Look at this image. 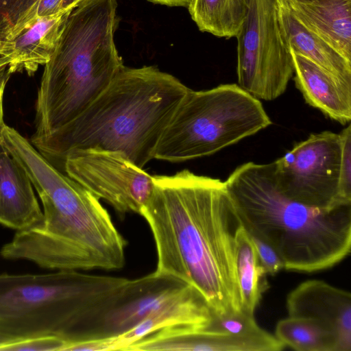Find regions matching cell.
Instances as JSON below:
<instances>
[{
    "label": "cell",
    "instance_id": "1",
    "mask_svg": "<svg viewBox=\"0 0 351 351\" xmlns=\"http://www.w3.org/2000/svg\"><path fill=\"white\" fill-rule=\"evenodd\" d=\"M140 215L153 235V271L193 287L218 316L241 311L235 267L240 221L225 182L184 169L152 176Z\"/></svg>",
    "mask_w": 351,
    "mask_h": 351
},
{
    "label": "cell",
    "instance_id": "2",
    "mask_svg": "<svg viewBox=\"0 0 351 351\" xmlns=\"http://www.w3.org/2000/svg\"><path fill=\"white\" fill-rule=\"evenodd\" d=\"M24 169L43 207V223L17 231L0 254L56 270L106 271L125 264L127 242L99 199L61 173L19 132L3 143Z\"/></svg>",
    "mask_w": 351,
    "mask_h": 351
},
{
    "label": "cell",
    "instance_id": "3",
    "mask_svg": "<svg viewBox=\"0 0 351 351\" xmlns=\"http://www.w3.org/2000/svg\"><path fill=\"white\" fill-rule=\"evenodd\" d=\"M116 0H85L69 10L45 64L30 142L42 154L124 66L114 41Z\"/></svg>",
    "mask_w": 351,
    "mask_h": 351
},
{
    "label": "cell",
    "instance_id": "4",
    "mask_svg": "<svg viewBox=\"0 0 351 351\" xmlns=\"http://www.w3.org/2000/svg\"><path fill=\"white\" fill-rule=\"evenodd\" d=\"M225 184L240 223L274 248L284 269L321 271L350 253L351 205L326 210L288 198L276 185L271 162L242 164Z\"/></svg>",
    "mask_w": 351,
    "mask_h": 351
},
{
    "label": "cell",
    "instance_id": "5",
    "mask_svg": "<svg viewBox=\"0 0 351 351\" xmlns=\"http://www.w3.org/2000/svg\"><path fill=\"white\" fill-rule=\"evenodd\" d=\"M189 88L153 66H123L104 91L51 141L43 155L63 162L74 149L123 153L143 169Z\"/></svg>",
    "mask_w": 351,
    "mask_h": 351
},
{
    "label": "cell",
    "instance_id": "6",
    "mask_svg": "<svg viewBox=\"0 0 351 351\" xmlns=\"http://www.w3.org/2000/svg\"><path fill=\"white\" fill-rule=\"evenodd\" d=\"M128 280L77 270L1 274L0 335L13 340L52 336L67 343L81 341L115 302Z\"/></svg>",
    "mask_w": 351,
    "mask_h": 351
},
{
    "label": "cell",
    "instance_id": "7",
    "mask_svg": "<svg viewBox=\"0 0 351 351\" xmlns=\"http://www.w3.org/2000/svg\"><path fill=\"white\" fill-rule=\"evenodd\" d=\"M261 102L236 84L189 88L162 134L154 158L181 162L212 155L267 128Z\"/></svg>",
    "mask_w": 351,
    "mask_h": 351
},
{
    "label": "cell",
    "instance_id": "8",
    "mask_svg": "<svg viewBox=\"0 0 351 351\" xmlns=\"http://www.w3.org/2000/svg\"><path fill=\"white\" fill-rule=\"evenodd\" d=\"M236 38L238 85L259 100L281 96L293 75V66L280 32L276 0H250Z\"/></svg>",
    "mask_w": 351,
    "mask_h": 351
},
{
    "label": "cell",
    "instance_id": "9",
    "mask_svg": "<svg viewBox=\"0 0 351 351\" xmlns=\"http://www.w3.org/2000/svg\"><path fill=\"white\" fill-rule=\"evenodd\" d=\"M341 157L339 134L327 130L311 134L271 162L276 185L298 202L326 210L338 208Z\"/></svg>",
    "mask_w": 351,
    "mask_h": 351
},
{
    "label": "cell",
    "instance_id": "10",
    "mask_svg": "<svg viewBox=\"0 0 351 351\" xmlns=\"http://www.w3.org/2000/svg\"><path fill=\"white\" fill-rule=\"evenodd\" d=\"M63 166L67 176L122 217L140 215L153 191L152 176L121 152L74 149L66 154Z\"/></svg>",
    "mask_w": 351,
    "mask_h": 351
},
{
    "label": "cell",
    "instance_id": "11",
    "mask_svg": "<svg viewBox=\"0 0 351 351\" xmlns=\"http://www.w3.org/2000/svg\"><path fill=\"white\" fill-rule=\"evenodd\" d=\"M193 287L153 272L128 279L116 302L88 331L86 339L114 336L170 305Z\"/></svg>",
    "mask_w": 351,
    "mask_h": 351
},
{
    "label": "cell",
    "instance_id": "12",
    "mask_svg": "<svg viewBox=\"0 0 351 351\" xmlns=\"http://www.w3.org/2000/svg\"><path fill=\"white\" fill-rule=\"evenodd\" d=\"M289 316L317 319L335 333L337 351H351V294L320 280L300 283L287 295Z\"/></svg>",
    "mask_w": 351,
    "mask_h": 351
},
{
    "label": "cell",
    "instance_id": "13",
    "mask_svg": "<svg viewBox=\"0 0 351 351\" xmlns=\"http://www.w3.org/2000/svg\"><path fill=\"white\" fill-rule=\"evenodd\" d=\"M213 313L202 295L192 287L184 295L170 305L139 322L129 330L119 335L93 341L96 351L127 349L143 337L161 329L175 326L206 328Z\"/></svg>",
    "mask_w": 351,
    "mask_h": 351
},
{
    "label": "cell",
    "instance_id": "14",
    "mask_svg": "<svg viewBox=\"0 0 351 351\" xmlns=\"http://www.w3.org/2000/svg\"><path fill=\"white\" fill-rule=\"evenodd\" d=\"M295 86L306 102L342 125L351 120V81L289 49Z\"/></svg>",
    "mask_w": 351,
    "mask_h": 351
},
{
    "label": "cell",
    "instance_id": "15",
    "mask_svg": "<svg viewBox=\"0 0 351 351\" xmlns=\"http://www.w3.org/2000/svg\"><path fill=\"white\" fill-rule=\"evenodd\" d=\"M67 11L38 17L29 28L0 49V69L10 75L25 71L34 75L38 66L45 65L56 48Z\"/></svg>",
    "mask_w": 351,
    "mask_h": 351
},
{
    "label": "cell",
    "instance_id": "16",
    "mask_svg": "<svg viewBox=\"0 0 351 351\" xmlns=\"http://www.w3.org/2000/svg\"><path fill=\"white\" fill-rule=\"evenodd\" d=\"M43 213L20 165L0 147V223L17 231L40 226Z\"/></svg>",
    "mask_w": 351,
    "mask_h": 351
},
{
    "label": "cell",
    "instance_id": "17",
    "mask_svg": "<svg viewBox=\"0 0 351 351\" xmlns=\"http://www.w3.org/2000/svg\"><path fill=\"white\" fill-rule=\"evenodd\" d=\"M285 1L304 27L351 62V0Z\"/></svg>",
    "mask_w": 351,
    "mask_h": 351
},
{
    "label": "cell",
    "instance_id": "18",
    "mask_svg": "<svg viewBox=\"0 0 351 351\" xmlns=\"http://www.w3.org/2000/svg\"><path fill=\"white\" fill-rule=\"evenodd\" d=\"M280 32L286 46L317 64L351 81V62L304 27L292 14L285 0H276Z\"/></svg>",
    "mask_w": 351,
    "mask_h": 351
},
{
    "label": "cell",
    "instance_id": "19",
    "mask_svg": "<svg viewBox=\"0 0 351 351\" xmlns=\"http://www.w3.org/2000/svg\"><path fill=\"white\" fill-rule=\"evenodd\" d=\"M235 267L241 311L254 316L263 293L269 288L267 275L259 264L254 243L240 223L235 234Z\"/></svg>",
    "mask_w": 351,
    "mask_h": 351
},
{
    "label": "cell",
    "instance_id": "20",
    "mask_svg": "<svg viewBox=\"0 0 351 351\" xmlns=\"http://www.w3.org/2000/svg\"><path fill=\"white\" fill-rule=\"evenodd\" d=\"M250 0H191L188 9L201 32L217 37H236L250 8Z\"/></svg>",
    "mask_w": 351,
    "mask_h": 351
},
{
    "label": "cell",
    "instance_id": "21",
    "mask_svg": "<svg viewBox=\"0 0 351 351\" xmlns=\"http://www.w3.org/2000/svg\"><path fill=\"white\" fill-rule=\"evenodd\" d=\"M275 337L285 346L297 351H337V337L323 322L308 317H292L280 319Z\"/></svg>",
    "mask_w": 351,
    "mask_h": 351
},
{
    "label": "cell",
    "instance_id": "22",
    "mask_svg": "<svg viewBox=\"0 0 351 351\" xmlns=\"http://www.w3.org/2000/svg\"><path fill=\"white\" fill-rule=\"evenodd\" d=\"M40 0H0V49L34 24Z\"/></svg>",
    "mask_w": 351,
    "mask_h": 351
},
{
    "label": "cell",
    "instance_id": "23",
    "mask_svg": "<svg viewBox=\"0 0 351 351\" xmlns=\"http://www.w3.org/2000/svg\"><path fill=\"white\" fill-rule=\"evenodd\" d=\"M339 134L341 157L335 202L337 207L351 205V125L348 123Z\"/></svg>",
    "mask_w": 351,
    "mask_h": 351
},
{
    "label": "cell",
    "instance_id": "24",
    "mask_svg": "<svg viewBox=\"0 0 351 351\" xmlns=\"http://www.w3.org/2000/svg\"><path fill=\"white\" fill-rule=\"evenodd\" d=\"M249 235L256 249L259 264L267 274L274 275L284 268L280 257L271 245L254 234Z\"/></svg>",
    "mask_w": 351,
    "mask_h": 351
},
{
    "label": "cell",
    "instance_id": "25",
    "mask_svg": "<svg viewBox=\"0 0 351 351\" xmlns=\"http://www.w3.org/2000/svg\"><path fill=\"white\" fill-rule=\"evenodd\" d=\"M66 343V341L57 337H39L16 340L5 350H64Z\"/></svg>",
    "mask_w": 351,
    "mask_h": 351
},
{
    "label": "cell",
    "instance_id": "26",
    "mask_svg": "<svg viewBox=\"0 0 351 351\" xmlns=\"http://www.w3.org/2000/svg\"><path fill=\"white\" fill-rule=\"evenodd\" d=\"M62 0H40L38 11L37 16L45 17L57 14L61 12Z\"/></svg>",
    "mask_w": 351,
    "mask_h": 351
},
{
    "label": "cell",
    "instance_id": "27",
    "mask_svg": "<svg viewBox=\"0 0 351 351\" xmlns=\"http://www.w3.org/2000/svg\"><path fill=\"white\" fill-rule=\"evenodd\" d=\"M7 69H0V136L3 125V99L6 84L10 78Z\"/></svg>",
    "mask_w": 351,
    "mask_h": 351
},
{
    "label": "cell",
    "instance_id": "28",
    "mask_svg": "<svg viewBox=\"0 0 351 351\" xmlns=\"http://www.w3.org/2000/svg\"><path fill=\"white\" fill-rule=\"evenodd\" d=\"M152 3L168 6H182L188 8L191 0H148Z\"/></svg>",
    "mask_w": 351,
    "mask_h": 351
},
{
    "label": "cell",
    "instance_id": "29",
    "mask_svg": "<svg viewBox=\"0 0 351 351\" xmlns=\"http://www.w3.org/2000/svg\"><path fill=\"white\" fill-rule=\"evenodd\" d=\"M84 1L85 0H62V10L63 11L71 10Z\"/></svg>",
    "mask_w": 351,
    "mask_h": 351
},
{
    "label": "cell",
    "instance_id": "30",
    "mask_svg": "<svg viewBox=\"0 0 351 351\" xmlns=\"http://www.w3.org/2000/svg\"><path fill=\"white\" fill-rule=\"evenodd\" d=\"M16 341L0 335V350L5 351L6 348Z\"/></svg>",
    "mask_w": 351,
    "mask_h": 351
},
{
    "label": "cell",
    "instance_id": "31",
    "mask_svg": "<svg viewBox=\"0 0 351 351\" xmlns=\"http://www.w3.org/2000/svg\"><path fill=\"white\" fill-rule=\"evenodd\" d=\"M299 2H311L315 1H319V0H294Z\"/></svg>",
    "mask_w": 351,
    "mask_h": 351
}]
</instances>
